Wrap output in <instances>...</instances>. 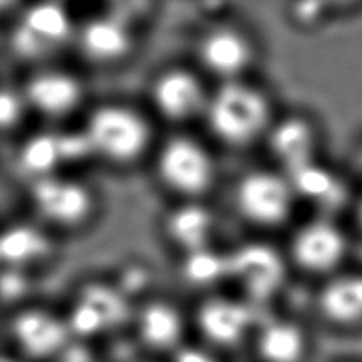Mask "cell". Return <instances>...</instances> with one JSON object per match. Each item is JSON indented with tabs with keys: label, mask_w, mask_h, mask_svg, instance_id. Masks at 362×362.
<instances>
[{
	"label": "cell",
	"mask_w": 362,
	"mask_h": 362,
	"mask_svg": "<svg viewBox=\"0 0 362 362\" xmlns=\"http://www.w3.org/2000/svg\"><path fill=\"white\" fill-rule=\"evenodd\" d=\"M228 274L242 283L250 297L262 302L270 299L283 286L286 266L274 248L253 243L228 257Z\"/></svg>",
	"instance_id": "5"
},
{
	"label": "cell",
	"mask_w": 362,
	"mask_h": 362,
	"mask_svg": "<svg viewBox=\"0 0 362 362\" xmlns=\"http://www.w3.org/2000/svg\"><path fill=\"white\" fill-rule=\"evenodd\" d=\"M316 308L322 320L335 326L362 322V274L334 276L316 296Z\"/></svg>",
	"instance_id": "8"
},
{
	"label": "cell",
	"mask_w": 362,
	"mask_h": 362,
	"mask_svg": "<svg viewBox=\"0 0 362 362\" xmlns=\"http://www.w3.org/2000/svg\"><path fill=\"white\" fill-rule=\"evenodd\" d=\"M228 274V259L213 251L197 250L185 262V275L196 284H209Z\"/></svg>",
	"instance_id": "24"
},
{
	"label": "cell",
	"mask_w": 362,
	"mask_h": 362,
	"mask_svg": "<svg viewBox=\"0 0 362 362\" xmlns=\"http://www.w3.org/2000/svg\"><path fill=\"white\" fill-rule=\"evenodd\" d=\"M24 25L43 38L48 45L62 40L69 34V18L59 5L40 4L30 8L25 15Z\"/></svg>",
	"instance_id": "21"
},
{
	"label": "cell",
	"mask_w": 362,
	"mask_h": 362,
	"mask_svg": "<svg viewBox=\"0 0 362 362\" xmlns=\"http://www.w3.org/2000/svg\"><path fill=\"white\" fill-rule=\"evenodd\" d=\"M296 197L305 199L325 209H337L344 204L345 186L335 173L318 160L288 173Z\"/></svg>",
	"instance_id": "12"
},
{
	"label": "cell",
	"mask_w": 362,
	"mask_h": 362,
	"mask_svg": "<svg viewBox=\"0 0 362 362\" xmlns=\"http://www.w3.org/2000/svg\"><path fill=\"white\" fill-rule=\"evenodd\" d=\"M56 362H97L94 354L90 353L86 346L81 345H70L66 346L59 353V358Z\"/></svg>",
	"instance_id": "31"
},
{
	"label": "cell",
	"mask_w": 362,
	"mask_h": 362,
	"mask_svg": "<svg viewBox=\"0 0 362 362\" xmlns=\"http://www.w3.org/2000/svg\"><path fill=\"white\" fill-rule=\"evenodd\" d=\"M95 151L116 160H129L140 154L148 141L145 121L121 107H103L90 116L88 132Z\"/></svg>",
	"instance_id": "4"
},
{
	"label": "cell",
	"mask_w": 362,
	"mask_h": 362,
	"mask_svg": "<svg viewBox=\"0 0 362 362\" xmlns=\"http://www.w3.org/2000/svg\"><path fill=\"white\" fill-rule=\"evenodd\" d=\"M159 170L170 186L183 192H199L211 180V163L196 141L175 139L160 154Z\"/></svg>",
	"instance_id": "6"
},
{
	"label": "cell",
	"mask_w": 362,
	"mask_h": 362,
	"mask_svg": "<svg viewBox=\"0 0 362 362\" xmlns=\"http://www.w3.org/2000/svg\"><path fill=\"white\" fill-rule=\"evenodd\" d=\"M170 234L192 251L202 250L210 230V215L202 206L187 205L173 213L169 223Z\"/></svg>",
	"instance_id": "19"
},
{
	"label": "cell",
	"mask_w": 362,
	"mask_h": 362,
	"mask_svg": "<svg viewBox=\"0 0 362 362\" xmlns=\"http://www.w3.org/2000/svg\"><path fill=\"white\" fill-rule=\"evenodd\" d=\"M34 197L45 215L57 223L72 224L86 216L90 197L85 187L74 181L42 178L34 187Z\"/></svg>",
	"instance_id": "10"
},
{
	"label": "cell",
	"mask_w": 362,
	"mask_h": 362,
	"mask_svg": "<svg viewBox=\"0 0 362 362\" xmlns=\"http://www.w3.org/2000/svg\"><path fill=\"white\" fill-rule=\"evenodd\" d=\"M0 362H19V361L8 358V356H0Z\"/></svg>",
	"instance_id": "35"
},
{
	"label": "cell",
	"mask_w": 362,
	"mask_h": 362,
	"mask_svg": "<svg viewBox=\"0 0 362 362\" xmlns=\"http://www.w3.org/2000/svg\"><path fill=\"white\" fill-rule=\"evenodd\" d=\"M140 334L146 345L153 348L173 346L181 335V321L178 313L169 305L153 303L140 318Z\"/></svg>",
	"instance_id": "18"
},
{
	"label": "cell",
	"mask_w": 362,
	"mask_h": 362,
	"mask_svg": "<svg viewBox=\"0 0 362 362\" xmlns=\"http://www.w3.org/2000/svg\"><path fill=\"white\" fill-rule=\"evenodd\" d=\"M359 164H361V169H362V148H361V153H359Z\"/></svg>",
	"instance_id": "36"
},
{
	"label": "cell",
	"mask_w": 362,
	"mask_h": 362,
	"mask_svg": "<svg viewBox=\"0 0 362 362\" xmlns=\"http://www.w3.org/2000/svg\"><path fill=\"white\" fill-rule=\"evenodd\" d=\"M144 280H145V276H144V274H140V272H131L127 276V283L131 288L140 286V284L144 283Z\"/></svg>",
	"instance_id": "33"
},
{
	"label": "cell",
	"mask_w": 362,
	"mask_h": 362,
	"mask_svg": "<svg viewBox=\"0 0 362 362\" xmlns=\"http://www.w3.org/2000/svg\"><path fill=\"white\" fill-rule=\"evenodd\" d=\"M32 105L49 115H61L75 107L80 88L74 78L64 74H43L28 86Z\"/></svg>",
	"instance_id": "15"
},
{
	"label": "cell",
	"mask_w": 362,
	"mask_h": 362,
	"mask_svg": "<svg viewBox=\"0 0 362 362\" xmlns=\"http://www.w3.org/2000/svg\"><path fill=\"white\" fill-rule=\"evenodd\" d=\"M83 47L97 59H115L129 48V34L126 28L115 19H95L83 30Z\"/></svg>",
	"instance_id": "17"
},
{
	"label": "cell",
	"mask_w": 362,
	"mask_h": 362,
	"mask_svg": "<svg viewBox=\"0 0 362 362\" xmlns=\"http://www.w3.org/2000/svg\"><path fill=\"white\" fill-rule=\"evenodd\" d=\"M48 240L40 232L18 226L0 237V257L8 262H24L47 253Z\"/></svg>",
	"instance_id": "20"
},
{
	"label": "cell",
	"mask_w": 362,
	"mask_h": 362,
	"mask_svg": "<svg viewBox=\"0 0 362 362\" xmlns=\"http://www.w3.org/2000/svg\"><path fill=\"white\" fill-rule=\"evenodd\" d=\"M173 362H218L211 354L205 353L197 348H183L175 354Z\"/></svg>",
	"instance_id": "32"
},
{
	"label": "cell",
	"mask_w": 362,
	"mask_h": 362,
	"mask_svg": "<svg viewBox=\"0 0 362 362\" xmlns=\"http://www.w3.org/2000/svg\"><path fill=\"white\" fill-rule=\"evenodd\" d=\"M13 45H15L16 53L25 57H35L42 54L48 47V43L43 38L38 37L34 30H30L24 24L16 30L15 37H13Z\"/></svg>",
	"instance_id": "27"
},
{
	"label": "cell",
	"mask_w": 362,
	"mask_h": 362,
	"mask_svg": "<svg viewBox=\"0 0 362 362\" xmlns=\"http://www.w3.org/2000/svg\"><path fill=\"white\" fill-rule=\"evenodd\" d=\"M327 4L318 2V0H308V2H299L293 5V16L299 24L313 25L318 23L325 15Z\"/></svg>",
	"instance_id": "30"
},
{
	"label": "cell",
	"mask_w": 362,
	"mask_h": 362,
	"mask_svg": "<svg viewBox=\"0 0 362 362\" xmlns=\"http://www.w3.org/2000/svg\"><path fill=\"white\" fill-rule=\"evenodd\" d=\"M318 141L315 126L303 116H289L270 129V150L288 173L315 163Z\"/></svg>",
	"instance_id": "7"
},
{
	"label": "cell",
	"mask_w": 362,
	"mask_h": 362,
	"mask_svg": "<svg viewBox=\"0 0 362 362\" xmlns=\"http://www.w3.org/2000/svg\"><path fill=\"white\" fill-rule=\"evenodd\" d=\"M356 221H358V228L362 232V196L359 199V202L356 205Z\"/></svg>",
	"instance_id": "34"
},
{
	"label": "cell",
	"mask_w": 362,
	"mask_h": 362,
	"mask_svg": "<svg viewBox=\"0 0 362 362\" xmlns=\"http://www.w3.org/2000/svg\"><path fill=\"white\" fill-rule=\"evenodd\" d=\"M209 121L218 137L229 144L245 145L267 129L270 105L259 90L245 85H228L210 102Z\"/></svg>",
	"instance_id": "1"
},
{
	"label": "cell",
	"mask_w": 362,
	"mask_h": 362,
	"mask_svg": "<svg viewBox=\"0 0 362 362\" xmlns=\"http://www.w3.org/2000/svg\"><path fill=\"white\" fill-rule=\"evenodd\" d=\"M257 354L264 362H300L307 353V334L293 321H270L257 337Z\"/></svg>",
	"instance_id": "14"
},
{
	"label": "cell",
	"mask_w": 362,
	"mask_h": 362,
	"mask_svg": "<svg viewBox=\"0 0 362 362\" xmlns=\"http://www.w3.org/2000/svg\"><path fill=\"white\" fill-rule=\"evenodd\" d=\"M289 251L302 272L329 275L345 261L348 240L337 224L329 219H315L296 230Z\"/></svg>",
	"instance_id": "3"
},
{
	"label": "cell",
	"mask_w": 362,
	"mask_h": 362,
	"mask_svg": "<svg viewBox=\"0 0 362 362\" xmlns=\"http://www.w3.org/2000/svg\"><path fill=\"white\" fill-rule=\"evenodd\" d=\"M61 159L59 141L53 135H37L24 145L21 151L23 167L37 175L48 173Z\"/></svg>",
	"instance_id": "22"
},
{
	"label": "cell",
	"mask_w": 362,
	"mask_h": 362,
	"mask_svg": "<svg viewBox=\"0 0 362 362\" xmlns=\"http://www.w3.org/2000/svg\"><path fill=\"white\" fill-rule=\"evenodd\" d=\"M202 56L211 70L223 75H234L248 64L250 47L235 32L221 30L204 42Z\"/></svg>",
	"instance_id": "16"
},
{
	"label": "cell",
	"mask_w": 362,
	"mask_h": 362,
	"mask_svg": "<svg viewBox=\"0 0 362 362\" xmlns=\"http://www.w3.org/2000/svg\"><path fill=\"white\" fill-rule=\"evenodd\" d=\"M294 199L288 177L272 172L248 173L237 189V204L243 216L261 226H280L286 221Z\"/></svg>",
	"instance_id": "2"
},
{
	"label": "cell",
	"mask_w": 362,
	"mask_h": 362,
	"mask_svg": "<svg viewBox=\"0 0 362 362\" xmlns=\"http://www.w3.org/2000/svg\"><path fill=\"white\" fill-rule=\"evenodd\" d=\"M81 299L99 310V313L107 322V327L121 325L129 315V307L124 297L116 293L115 289L102 286V284H93V286L86 288Z\"/></svg>",
	"instance_id": "23"
},
{
	"label": "cell",
	"mask_w": 362,
	"mask_h": 362,
	"mask_svg": "<svg viewBox=\"0 0 362 362\" xmlns=\"http://www.w3.org/2000/svg\"><path fill=\"white\" fill-rule=\"evenodd\" d=\"M13 335L28 356L42 359L66 348L67 326L48 313L25 312L15 320Z\"/></svg>",
	"instance_id": "9"
},
{
	"label": "cell",
	"mask_w": 362,
	"mask_h": 362,
	"mask_svg": "<svg viewBox=\"0 0 362 362\" xmlns=\"http://www.w3.org/2000/svg\"><path fill=\"white\" fill-rule=\"evenodd\" d=\"M62 159H81L94 151L93 141L88 134H69L57 137Z\"/></svg>",
	"instance_id": "26"
},
{
	"label": "cell",
	"mask_w": 362,
	"mask_h": 362,
	"mask_svg": "<svg viewBox=\"0 0 362 362\" xmlns=\"http://www.w3.org/2000/svg\"><path fill=\"white\" fill-rule=\"evenodd\" d=\"M28 289V280L23 274L16 270H6L0 274V299L2 300H16L25 294Z\"/></svg>",
	"instance_id": "28"
},
{
	"label": "cell",
	"mask_w": 362,
	"mask_h": 362,
	"mask_svg": "<svg viewBox=\"0 0 362 362\" xmlns=\"http://www.w3.org/2000/svg\"><path fill=\"white\" fill-rule=\"evenodd\" d=\"M105 327L107 322L99 313V310L83 299L78 305L74 308V312L70 315L69 320L70 331L81 335V337H89V335H94L103 331Z\"/></svg>",
	"instance_id": "25"
},
{
	"label": "cell",
	"mask_w": 362,
	"mask_h": 362,
	"mask_svg": "<svg viewBox=\"0 0 362 362\" xmlns=\"http://www.w3.org/2000/svg\"><path fill=\"white\" fill-rule=\"evenodd\" d=\"M253 322L251 310L229 300H211L200 308L199 325L213 344L235 345Z\"/></svg>",
	"instance_id": "11"
},
{
	"label": "cell",
	"mask_w": 362,
	"mask_h": 362,
	"mask_svg": "<svg viewBox=\"0 0 362 362\" xmlns=\"http://www.w3.org/2000/svg\"><path fill=\"white\" fill-rule=\"evenodd\" d=\"M21 116V100L11 90L0 89V127H10Z\"/></svg>",
	"instance_id": "29"
},
{
	"label": "cell",
	"mask_w": 362,
	"mask_h": 362,
	"mask_svg": "<svg viewBox=\"0 0 362 362\" xmlns=\"http://www.w3.org/2000/svg\"><path fill=\"white\" fill-rule=\"evenodd\" d=\"M154 100L169 118H186L202 107V86L191 74L169 72L160 76L154 86Z\"/></svg>",
	"instance_id": "13"
}]
</instances>
